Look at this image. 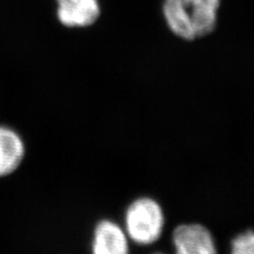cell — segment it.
Instances as JSON below:
<instances>
[{"mask_svg":"<svg viewBox=\"0 0 254 254\" xmlns=\"http://www.w3.org/2000/svg\"><path fill=\"white\" fill-rule=\"evenodd\" d=\"M219 6L220 0H163L162 11L175 35L195 41L216 28Z\"/></svg>","mask_w":254,"mask_h":254,"instance_id":"obj_1","label":"cell"},{"mask_svg":"<svg viewBox=\"0 0 254 254\" xmlns=\"http://www.w3.org/2000/svg\"><path fill=\"white\" fill-rule=\"evenodd\" d=\"M165 225L160 203L150 197L133 200L124 214V230L129 241L140 246L155 244L161 237Z\"/></svg>","mask_w":254,"mask_h":254,"instance_id":"obj_2","label":"cell"},{"mask_svg":"<svg viewBox=\"0 0 254 254\" xmlns=\"http://www.w3.org/2000/svg\"><path fill=\"white\" fill-rule=\"evenodd\" d=\"M175 254H218L209 229L200 224H184L174 230L172 236Z\"/></svg>","mask_w":254,"mask_h":254,"instance_id":"obj_3","label":"cell"},{"mask_svg":"<svg viewBox=\"0 0 254 254\" xmlns=\"http://www.w3.org/2000/svg\"><path fill=\"white\" fill-rule=\"evenodd\" d=\"M92 254H129V238L118 222L103 219L94 227Z\"/></svg>","mask_w":254,"mask_h":254,"instance_id":"obj_4","label":"cell"},{"mask_svg":"<svg viewBox=\"0 0 254 254\" xmlns=\"http://www.w3.org/2000/svg\"><path fill=\"white\" fill-rule=\"evenodd\" d=\"M26 143L17 130L0 124V178L17 172L26 157Z\"/></svg>","mask_w":254,"mask_h":254,"instance_id":"obj_5","label":"cell"},{"mask_svg":"<svg viewBox=\"0 0 254 254\" xmlns=\"http://www.w3.org/2000/svg\"><path fill=\"white\" fill-rule=\"evenodd\" d=\"M58 18L68 28L92 26L101 14L99 0H57Z\"/></svg>","mask_w":254,"mask_h":254,"instance_id":"obj_6","label":"cell"},{"mask_svg":"<svg viewBox=\"0 0 254 254\" xmlns=\"http://www.w3.org/2000/svg\"><path fill=\"white\" fill-rule=\"evenodd\" d=\"M231 254H254V231L243 232L231 242Z\"/></svg>","mask_w":254,"mask_h":254,"instance_id":"obj_7","label":"cell"},{"mask_svg":"<svg viewBox=\"0 0 254 254\" xmlns=\"http://www.w3.org/2000/svg\"><path fill=\"white\" fill-rule=\"evenodd\" d=\"M154 254H164V253H160V252H158V253H154Z\"/></svg>","mask_w":254,"mask_h":254,"instance_id":"obj_8","label":"cell"}]
</instances>
